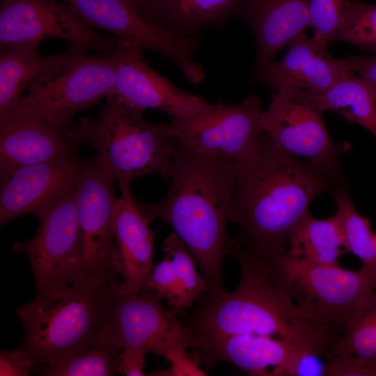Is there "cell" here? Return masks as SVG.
<instances>
[{
    "instance_id": "6da1fadb",
    "label": "cell",
    "mask_w": 376,
    "mask_h": 376,
    "mask_svg": "<svg viewBox=\"0 0 376 376\" xmlns=\"http://www.w3.org/2000/svg\"><path fill=\"white\" fill-rule=\"evenodd\" d=\"M234 170L229 221L240 230V246L261 256L286 250L294 232L311 214L313 199L338 178V174L283 152L266 134L260 150L234 164Z\"/></svg>"
},
{
    "instance_id": "7a4b0ae2",
    "label": "cell",
    "mask_w": 376,
    "mask_h": 376,
    "mask_svg": "<svg viewBox=\"0 0 376 376\" xmlns=\"http://www.w3.org/2000/svg\"><path fill=\"white\" fill-rule=\"evenodd\" d=\"M170 178L161 202L138 201L139 205L151 221L160 219L173 229L207 280V294H220L226 290L224 260L240 246L227 232L235 187L234 164L196 153L176 141Z\"/></svg>"
},
{
    "instance_id": "3957f363",
    "label": "cell",
    "mask_w": 376,
    "mask_h": 376,
    "mask_svg": "<svg viewBox=\"0 0 376 376\" xmlns=\"http://www.w3.org/2000/svg\"><path fill=\"white\" fill-rule=\"evenodd\" d=\"M233 256L241 271L236 288L204 295L184 323L201 340L239 334L277 336L328 357L339 335L294 302L267 258L240 246Z\"/></svg>"
},
{
    "instance_id": "277c9868",
    "label": "cell",
    "mask_w": 376,
    "mask_h": 376,
    "mask_svg": "<svg viewBox=\"0 0 376 376\" xmlns=\"http://www.w3.org/2000/svg\"><path fill=\"white\" fill-rule=\"evenodd\" d=\"M120 283L113 269L83 266L61 292L35 295L16 308L24 329L19 347L36 363L38 373L97 340Z\"/></svg>"
},
{
    "instance_id": "5b68a950",
    "label": "cell",
    "mask_w": 376,
    "mask_h": 376,
    "mask_svg": "<svg viewBox=\"0 0 376 376\" xmlns=\"http://www.w3.org/2000/svg\"><path fill=\"white\" fill-rule=\"evenodd\" d=\"M106 98L98 118H81L65 135L95 150V157L119 186L149 174L170 178L176 141L163 123L147 121L143 111L114 93Z\"/></svg>"
},
{
    "instance_id": "8992f818",
    "label": "cell",
    "mask_w": 376,
    "mask_h": 376,
    "mask_svg": "<svg viewBox=\"0 0 376 376\" xmlns=\"http://www.w3.org/2000/svg\"><path fill=\"white\" fill-rule=\"evenodd\" d=\"M88 52L72 45L62 52L59 60L42 72L27 93L8 111L36 117L65 132L77 112L113 92L117 49L95 55Z\"/></svg>"
},
{
    "instance_id": "52a82bcc",
    "label": "cell",
    "mask_w": 376,
    "mask_h": 376,
    "mask_svg": "<svg viewBox=\"0 0 376 376\" xmlns=\"http://www.w3.org/2000/svg\"><path fill=\"white\" fill-rule=\"evenodd\" d=\"M294 302L308 316L339 335L368 297L376 281L361 268L319 265L292 257L286 250L266 256Z\"/></svg>"
},
{
    "instance_id": "ba28073f",
    "label": "cell",
    "mask_w": 376,
    "mask_h": 376,
    "mask_svg": "<svg viewBox=\"0 0 376 376\" xmlns=\"http://www.w3.org/2000/svg\"><path fill=\"white\" fill-rule=\"evenodd\" d=\"M162 299L150 288L132 292L119 288L97 340L119 352L134 348L162 357L175 349L196 350L200 338Z\"/></svg>"
},
{
    "instance_id": "9c48e42d",
    "label": "cell",
    "mask_w": 376,
    "mask_h": 376,
    "mask_svg": "<svg viewBox=\"0 0 376 376\" xmlns=\"http://www.w3.org/2000/svg\"><path fill=\"white\" fill-rule=\"evenodd\" d=\"M262 112L260 100L253 94L240 104H210L194 117L172 120L163 126L184 148L235 164L260 150L265 138L260 125Z\"/></svg>"
},
{
    "instance_id": "30bf717a",
    "label": "cell",
    "mask_w": 376,
    "mask_h": 376,
    "mask_svg": "<svg viewBox=\"0 0 376 376\" xmlns=\"http://www.w3.org/2000/svg\"><path fill=\"white\" fill-rule=\"evenodd\" d=\"M322 113L303 91L276 90L269 107L261 113L260 125L283 152L338 174L340 158L350 145L331 139Z\"/></svg>"
},
{
    "instance_id": "8fae6325",
    "label": "cell",
    "mask_w": 376,
    "mask_h": 376,
    "mask_svg": "<svg viewBox=\"0 0 376 376\" xmlns=\"http://www.w3.org/2000/svg\"><path fill=\"white\" fill-rule=\"evenodd\" d=\"M76 196L77 185L38 217L40 226L33 237L13 246L29 260L37 296L58 294L83 267Z\"/></svg>"
},
{
    "instance_id": "7c38bea8",
    "label": "cell",
    "mask_w": 376,
    "mask_h": 376,
    "mask_svg": "<svg viewBox=\"0 0 376 376\" xmlns=\"http://www.w3.org/2000/svg\"><path fill=\"white\" fill-rule=\"evenodd\" d=\"M90 27L104 29L143 49L156 52L175 63L187 81L200 84L204 68L195 56L201 35L181 36L158 28L142 17L131 0H65Z\"/></svg>"
},
{
    "instance_id": "4fadbf2b",
    "label": "cell",
    "mask_w": 376,
    "mask_h": 376,
    "mask_svg": "<svg viewBox=\"0 0 376 376\" xmlns=\"http://www.w3.org/2000/svg\"><path fill=\"white\" fill-rule=\"evenodd\" d=\"M49 38L98 53L115 52L121 38L93 31L70 5L56 0H1V47L38 46Z\"/></svg>"
},
{
    "instance_id": "5bb4252c",
    "label": "cell",
    "mask_w": 376,
    "mask_h": 376,
    "mask_svg": "<svg viewBox=\"0 0 376 376\" xmlns=\"http://www.w3.org/2000/svg\"><path fill=\"white\" fill-rule=\"evenodd\" d=\"M143 50L120 38L113 93L138 109L161 110L172 120L194 117L209 107L203 97L183 91L151 68Z\"/></svg>"
},
{
    "instance_id": "9a60e30c",
    "label": "cell",
    "mask_w": 376,
    "mask_h": 376,
    "mask_svg": "<svg viewBox=\"0 0 376 376\" xmlns=\"http://www.w3.org/2000/svg\"><path fill=\"white\" fill-rule=\"evenodd\" d=\"M86 162L75 153L65 154L1 180V225L26 214L38 217L76 186Z\"/></svg>"
},
{
    "instance_id": "2e32d148",
    "label": "cell",
    "mask_w": 376,
    "mask_h": 376,
    "mask_svg": "<svg viewBox=\"0 0 376 376\" xmlns=\"http://www.w3.org/2000/svg\"><path fill=\"white\" fill-rule=\"evenodd\" d=\"M113 179L95 157L77 182L76 210L82 266L114 269ZM116 272V271H115Z\"/></svg>"
},
{
    "instance_id": "e0dca14e",
    "label": "cell",
    "mask_w": 376,
    "mask_h": 376,
    "mask_svg": "<svg viewBox=\"0 0 376 376\" xmlns=\"http://www.w3.org/2000/svg\"><path fill=\"white\" fill-rule=\"evenodd\" d=\"M130 186H120L113 217V267L123 279L120 290L125 292L148 288L157 231L150 228L151 221L133 198Z\"/></svg>"
},
{
    "instance_id": "ac0fdd59",
    "label": "cell",
    "mask_w": 376,
    "mask_h": 376,
    "mask_svg": "<svg viewBox=\"0 0 376 376\" xmlns=\"http://www.w3.org/2000/svg\"><path fill=\"white\" fill-rule=\"evenodd\" d=\"M78 144L39 118L8 111L0 114V177L56 157L75 153Z\"/></svg>"
},
{
    "instance_id": "d6986e66",
    "label": "cell",
    "mask_w": 376,
    "mask_h": 376,
    "mask_svg": "<svg viewBox=\"0 0 376 376\" xmlns=\"http://www.w3.org/2000/svg\"><path fill=\"white\" fill-rule=\"evenodd\" d=\"M310 0H242L235 14L252 30L256 42L255 77L277 54L310 27Z\"/></svg>"
},
{
    "instance_id": "ffe728a7",
    "label": "cell",
    "mask_w": 376,
    "mask_h": 376,
    "mask_svg": "<svg viewBox=\"0 0 376 376\" xmlns=\"http://www.w3.org/2000/svg\"><path fill=\"white\" fill-rule=\"evenodd\" d=\"M293 345L281 338L258 334H239L201 340L195 350L202 364L230 362L249 375L272 376L282 365Z\"/></svg>"
},
{
    "instance_id": "44dd1931",
    "label": "cell",
    "mask_w": 376,
    "mask_h": 376,
    "mask_svg": "<svg viewBox=\"0 0 376 376\" xmlns=\"http://www.w3.org/2000/svg\"><path fill=\"white\" fill-rule=\"evenodd\" d=\"M242 0H146L139 10L151 24L167 32L194 36L221 29L235 15Z\"/></svg>"
},
{
    "instance_id": "7402d4cb",
    "label": "cell",
    "mask_w": 376,
    "mask_h": 376,
    "mask_svg": "<svg viewBox=\"0 0 376 376\" xmlns=\"http://www.w3.org/2000/svg\"><path fill=\"white\" fill-rule=\"evenodd\" d=\"M304 93L321 112L339 113L376 136V93L353 72H347L324 93Z\"/></svg>"
},
{
    "instance_id": "603a6c76",
    "label": "cell",
    "mask_w": 376,
    "mask_h": 376,
    "mask_svg": "<svg viewBox=\"0 0 376 376\" xmlns=\"http://www.w3.org/2000/svg\"><path fill=\"white\" fill-rule=\"evenodd\" d=\"M61 54L43 56L38 45L1 47L0 114L14 107L25 88L58 61Z\"/></svg>"
},
{
    "instance_id": "cb8c5ba5",
    "label": "cell",
    "mask_w": 376,
    "mask_h": 376,
    "mask_svg": "<svg viewBox=\"0 0 376 376\" xmlns=\"http://www.w3.org/2000/svg\"><path fill=\"white\" fill-rule=\"evenodd\" d=\"M286 252L311 263L338 265L347 251L335 215L318 219L309 214L291 236Z\"/></svg>"
},
{
    "instance_id": "d4e9b609",
    "label": "cell",
    "mask_w": 376,
    "mask_h": 376,
    "mask_svg": "<svg viewBox=\"0 0 376 376\" xmlns=\"http://www.w3.org/2000/svg\"><path fill=\"white\" fill-rule=\"evenodd\" d=\"M333 195L346 249L360 259L361 269L376 281V238L370 221L354 207L345 185L334 189Z\"/></svg>"
},
{
    "instance_id": "484cf974",
    "label": "cell",
    "mask_w": 376,
    "mask_h": 376,
    "mask_svg": "<svg viewBox=\"0 0 376 376\" xmlns=\"http://www.w3.org/2000/svg\"><path fill=\"white\" fill-rule=\"evenodd\" d=\"M120 352L99 341L44 366L39 374L46 376H111L118 373Z\"/></svg>"
},
{
    "instance_id": "4316f807",
    "label": "cell",
    "mask_w": 376,
    "mask_h": 376,
    "mask_svg": "<svg viewBox=\"0 0 376 376\" xmlns=\"http://www.w3.org/2000/svg\"><path fill=\"white\" fill-rule=\"evenodd\" d=\"M334 357L376 359V290L359 308L340 336L334 347Z\"/></svg>"
},
{
    "instance_id": "83f0119b",
    "label": "cell",
    "mask_w": 376,
    "mask_h": 376,
    "mask_svg": "<svg viewBox=\"0 0 376 376\" xmlns=\"http://www.w3.org/2000/svg\"><path fill=\"white\" fill-rule=\"evenodd\" d=\"M163 249L173 263L180 288L178 313L193 308L209 292L207 280L196 269V262L185 244L173 232L164 241Z\"/></svg>"
},
{
    "instance_id": "f1b7e54d",
    "label": "cell",
    "mask_w": 376,
    "mask_h": 376,
    "mask_svg": "<svg viewBox=\"0 0 376 376\" xmlns=\"http://www.w3.org/2000/svg\"><path fill=\"white\" fill-rule=\"evenodd\" d=\"M324 52L327 51L318 49L312 38L303 32L290 43L284 57L268 65L256 76V80L262 85L275 90L288 88L306 63Z\"/></svg>"
},
{
    "instance_id": "f546056e",
    "label": "cell",
    "mask_w": 376,
    "mask_h": 376,
    "mask_svg": "<svg viewBox=\"0 0 376 376\" xmlns=\"http://www.w3.org/2000/svg\"><path fill=\"white\" fill-rule=\"evenodd\" d=\"M334 41L348 42L376 54V3L351 0Z\"/></svg>"
},
{
    "instance_id": "4dcf8cb0",
    "label": "cell",
    "mask_w": 376,
    "mask_h": 376,
    "mask_svg": "<svg viewBox=\"0 0 376 376\" xmlns=\"http://www.w3.org/2000/svg\"><path fill=\"white\" fill-rule=\"evenodd\" d=\"M349 72L344 59L333 58L327 52H321L306 63L293 83L286 88L313 94L322 93Z\"/></svg>"
},
{
    "instance_id": "1f68e13d",
    "label": "cell",
    "mask_w": 376,
    "mask_h": 376,
    "mask_svg": "<svg viewBox=\"0 0 376 376\" xmlns=\"http://www.w3.org/2000/svg\"><path fill=\"white\" fill-rule=\"evenodd\" d=\"M350 0H310V27L311 38L318 49L326 51L342 24Z\"/></svg>"
},
{
    "instance_id": "d6a6232c",
    "label": "cell",
    "mask_w": 376,
    "mask_h": 376,
    "mask_svg": "<svg viewBox=\"0 0 376 376\" xmlns=\"http://www.w3.org/2000/svg\"><path fill=\"white\" fill-rule=\"evenodd\" d=\"M272 376H329V360L319 352L295 346Z\"/></svg>"
},
{
    "instance_id": "836d02e7",
    "label": "cell",
    "mask_w": 376,
    "mask_h": 376,
    "mask_svg": "<svg viewBox=\"0 0 376 376\" xmlns=\"http://www.w3.org/2000/svg\"><path fill=\"white\" fill-rule=\"evenodd\" d=\"M148 288L152 289L162 299H165L171 309L178 313L179 283L173 260L168 253H166L159 263L153 266Z\"/></svg>"
},
{
    "instance_id": "e575fe53",
    "label": "cell",
    "mask_w": 376,
    "mask_h": 376,
    "mask_svg": "<svg viewBox=\"0 0 376 376\" xmlns=\"http://www.w3.org/2000/svg\"><path fill=\"white\" fill-rule=\"evenodd\" d=\"M175 349L168 352L164 357L169 363L166 369H158L148 375L152 376H204L206 372L201 368L202 364L199 354L195 351Z\"/></svg>"
},
{
    "instance_id": "d590c367",
    "label": "cell",
    "mask_w": 376,
    "mask_h": 376,
    "mask_svg": "<svg viewBox=\"0 0 376 376\" xmlns=\"http://www.w3.org/2000/svg\"><path fill=\"white\" fill-rule=\"evenodd\" d=\"M38 373V366L19 347L0 353L1 376H27Z\"/></svg>"
},
{
    "instance_id": "8d00e7d4",
    "label": "cell",
    "mask_w": 376,
    "mask_h": 376,
    "mask_svg": "<svg viewBox=\"0 0 376 376\" xmlns=\"http://www.w3.org/2000/svg\"><path fill=\"white\" fill-rule=\"evenodd\" d=\"M329 376H376V359L334 357L329 361Z\"/></svg>"
},
{
    "instance_id": "74e56055",
    "label": "cell",
    "mask_w": 376,
    "mask_h": 376,
    "mask_svg": "<svg viewBox=\"0 0 376 376\" xmlns=\"http://www.w3.org/2000/svg\"><path fill=\"white\" fill-rule=\"evenodd\" d=\"M344 61L348 70L366 82L376 93V54L350 55Z\"/></svg>"
},
{
    "instance_id": "f35d334b",
    "label": "cell",
    "mask_w": 376,
    "mask_h": 376,
    "mask_svg": "<svg viewBox=\"0 0 376 376\" xmlns=\"http://www.w3.org/2000/svg\"><path fill=\"white\" fill-rule=\"evenodd\" d=\"M146 354L137 349H122L118 355V373L127 376L147 375L143 371Z\"/></svg>"
},
{
    "instance_id": "ab89813d",
    "label": "cell",
    "mask_w": 376,
    "mask_h": 376,
    "mask_svg": "<svg viewBox=\"0 0 376 376\" xmlns=\"http://www.w3.org/2000/svg\"><path fill=\"white\" fill-rule=\"evenodd\" d=\"M132 3L137 7L139 10L143 6L146 0H131Z\"/></svg>"
},
{
    "instance_id": "60d3db41",
    "label": "cell",
    "mask_w": 376,
    "mask_h": 376,
    "mask_svg": "<svg viewBox=\"0 0 376 376\" xmlns=\"http://www.w3.org/2000/svg\"><path fill=\"white\" fill-rule=\"evenodd\" d=\"M375 238H376V235H375Z\"/></svg>"
}]
</instances>
